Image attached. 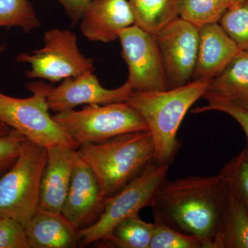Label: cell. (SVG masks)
<instances>
[{
  "label": "cell",
  "mask_w": 248,
  "mask_h": 248,
  "mask_svg": "<svg viewBox=\"0 0 248 248\" xmlns=\"http://www.w3.org/2000/svg\"><path fill=\"white\" fill-rule=\"evenodd\" d=\"M154 228L138 214L120 222L104 241L114 248H149Z\"/></svg>",
  "instance_id": "cell-20"
},
{
  "label": "cell",
  "mask_w": 248,
  "mask_h": 248,
  "mask_svg": "<svg viewBox=\"0 0 248 248\" xmlns=\"http://www.w3.org/2000/svg\"><path fill=\"white\" fill-rule=\"evenodd\" d=\"M122 56L128 67L126 82L133 91L167 90L164 64L156 36L136 24L119 32Z\"/></svg>",
  "instance_id": "cell-9"
},
{
  "label": "cell",
  "mask_w": 248,
  "mask_h": 248,
  "mask_svg": "<svg viewBox=\"0 0 248 248\" xmlns=\"http://www.w3.org/2000/svg\"><path fill=\"white\" fill-rule=\"evenodd\" d=\"M61 4L73 24L79 22L85 8L91 0H56Z\"/></svg>",
  "instance_id": "cell-29"
},
{
  "label": "cell",
  "mask_w": 248,
  "mask_h": 248,
  "mask_svg": "<svg viewBox=\"0 0 248 248\" xmlns=\"http://www.w3.org/2000/svg\"><path fill=\"white\" fill-rule=\"evenodd\" d=\"M168 172L169 164L152 162L120 190L106 198L99 218L79 230L81 247L105 241L120 222L150 206L155 192L166 180Z\"/></svg>",
  "instance_id": "cell-6"
},
{
  "label": "cell",
  "mask_w": 248,
  "mask_h": 248,
  "mask_svg": "<svg viewBox=\"0 0 248 248\" xmlns=\"http://www.w3.org/2000/svg\"><path fill=\"white\" fill-rule=\"evenodd\" d=\"M203 97L207 100L206 105L197 108L192 112L194 113H202L208 111L217 110L231 116L244 130L247 138L248 148V110L236 107L226 99L207 93L204 94Z\"/></svg>",
  "instance_id": "cell-26"
},
{
  "label": "cell",
  "mask_w": 248,
  "mask_h": 248,
  "mask_svg": "<svg viewBox=\"0 0 248 248\" xmlns=\"http://www.w3.org/2000/svg\"><path fill=\"white\" fill-rule=\"evenodd\" d=\"M51 86L42 81L31 82L32 96L16 98L0 91V122L24 135L29 141L46 148L78 146L49 113L46 99Z\"/></svg>",
  "instance_id": "cell-4"
},
{
  "label": "cell",
  "mask_w": 248,
  "mask_h": 248,
  "mask_svg": "<svg viewBox=\"0 0 248 248\" xmlns=\"http://www.w3.org/2000/svg\"><path fill=\"white\" fill-rule=\"evenodd\" d=\"M206 93L248 110V52L239 51L224 70L212 79Z\"/></svg>",
  "instance_id": "cell-17"
},
{
  "label": "cell",
  "mask_w": 248,
  "mask_h": 248,
  "mask_svg": "<svg viewBox=\"0 0 248 248\" xmlns=\"http://www.w3.org/2000/svg\"><path fill=\"white\" fill-rule=\"evenodd\" d=\"M0 248H31L24 225L10 217L0 216Z\"/></svg>",
  "instance_id": "cell-27"
},
{
  "label": "cell",
  "mask_w": 248,
  "mask_h": 248,
  "mask_svg": "<svg viewBox=\"0 0 248 248\" xmlns=\"http://www.w3.org/2000/svg\"><path fill=\"white\" fill-rule=\"evenodd\" d=\"M149 248H204L198 238L155 223Z\"/></svg>",
  "instance_id": "cell-25"
},
{
  "label": "cell",
  "mask_w": 248,
  "mask_h": 248,
  "mask_svg": "<svg viewBox=\"0 0 248 248\" xmlns=\"http://www.w3.org/2000/svg\"><path fill=\"white\" fill-rule=\"evenodd\" d=\"M43 40L45 46L42 48L17 55V62L31 65V69L25 73L27 78L57 83L94 72L93 59L81 53L74 32L67 29H50L45 32Z\"/></svg>",
  "instance_id": "cell-8"
},
{
  "label": "cell",
  "mask_w": 248,
  "mask_h": 248,
  "mask_svg": "<svg viewBox=\"0 0 248 248\" xmlns=\"http://www.w3.org/2000/svg\"><path fill=\"white\" fill-rule=\"evenodd\" d=\"M47 149L26 139L15 164L0 178V216L25 226L38 210Z\"/></svg>",
  "instance_id": "cell-5"
},
{
  "label": "cell",
  "mask_w": 248,
  "mask_h": 248,
  "mask_svg": "<svg viewBox=\"0 0 248 248\" xmlns=\"http://www.w3.org/2000/svg\"><path fill=\"white\" fill-rule=\"evenodd\" d=\"M200 28L180 17L172 19L156 36L168 89L190 82L197 62Z\"/></svg>",
  "instance_id": "cell-10"
},
{
  "label": "cell",
  "mask_w": 248,
  "mask_h": 248,
  "mask_svg": "<svg viewBox=\"0 0 248 248\" xmlns=\"http://www.w3.org/2000/svg\"><path fill=\"white\" fill-rule=\"evenodd\" d=\"M91 168L105 198L120 190L154 162V141L149 131L125 133L77 150Z\"/></svg>",
  "instance_id": "cell-3"
},
{
  "label": "cell",
  "mask_w": 248,
  "mask_h": 248,
  "mask_svg": "<svg viewBox=\"0 0 248 248\" xmlns=\"http://www.w3.org/2000/svg\"><path fill=\"white\" fill-rule=\"evenodd\" d=\"M133 89L125 84L115 89L103 87L94 72L63 79L62 84L51 86L46 102L49 110L55 113L73 110L80 105H104L125 102Z\"/></svg>",
  "instance_id": "cell-11"
},
{
  "label": "cell",
  "mask_w": 248,
  "mask_h": 248,
  "mask_svg": "<svg viewBox=\"0 0 248 248\" xmlns=\"http://www.w3.org/2000/svg\"><path fill=\"white\" fill-rule=\"evenodd\" d=\"M4 49H5L4 45L0 46V53H1V52L4 51Z\"/></svg>",
  "instance_id": "cell-32"
},
{
  "label": "cell",
  "mask_w": 248,
  "mask_h": 248,
  "mask_svg": "<svg viewBox=\"0 0 248 248\" xmlns=\"http://www.w3.org/2000/svg\"><path fill=\"white\" fill-rule=\"evenodd\" d=\"M10 130H11V128L8 125L0 122V137L4 136V135L9 133Z\"/></svg>",
  "instance_id": "cell-30"
},
{
  "label": "cell",
  "mask_w": 248,
  "mask_h": 248,
  "mask_svg": "<svg viewBox=\"0 0 248 248\" xmlns=\"http://www.w3.org/2000/svg\"><path fill=\"white\" fill-rule=\"evenodd\" d=\"M229 6L228 0H177L178 17L200 28L218 23Z\"/></svg>",
  "instance_id": "cell-21"
},
{
  "label": "cell",
  "mask_w": 248,
  "mask_h": 248,
  "mask_svg": "<svg viewBox=\"0 0 248 248\" xmlns=\"http://www.w3.org/2000/svg\"><path fill=\"white\" fill-rule=\"evenodd\" d=\"M105 200L94 172L77 151L62 215L79 231L97 220L104 209Z\"/></svg>",
  "instance_id": "cell-12"
},
{
  "label": "cell",
  "mask_w": 248,
  "mask_h": 248,
  "mask_svg": "<svg viewBox=\"0 0 248 248\" xmlns=\"http://www.w3.org/2000/svg\"><path fill=\"white\" fill-rule=\"evenodd\" d=\"M135 17V24L156 35L178 17L177 0H128Z\"/></svg>",
  "instance_id": "cell-19"
},
{
  "label": "cell",
  "mask_w": 248,
  "mask_h": 248,
  "mask_svg": "<svg viewBox=\"0 0 248 248\" xmlns=\"http://www.w3.org/2000/svg\"><path fill=\"white\" fill-rule=\"evenodd\" d=\"M248 211V148L225 165L220 171Z\"/></svg>",
  "instance_id": "cell-24"
},
{
  "label": "cell",
  "mask_w": 248,
  "mask_h": 248,
  "mask_svg": "<svg viewBox=\"0 0 248 248\" xmlns=\"http://www.w3.org/2000/svg\"><path fill=\"white\" fill-rule=\"evenodd\" d=\"M198 53L192 79H213L220 74L240 50L219 23L200 27Z\"/></svg>",
  "instance_id": "cell-15"
},
{
  "label": "cell",
  "mask_w": 248,
  "mask_h": 248,
  "mask_svg": "<svg viewBox=\"0 0 248 248\" xmlns=\"http://www.w3.org/2000/svg\"><path fill=\"white\" fill-rule=\"evenodd\" d=\"M46 149L47 161L41 182L39 209L62 213L78 149L60 146Z\"/></svg>",
  "instance_id": "cell-14"
},
{
  "label": "cell",
  "mask_w": 248,
  "mask_h": 248,
  "mask_svg": "<svg viewBox=\"0 0 248 248\" xmlns=\"http://www.w3.org/2000/svg\"><path fill=\"white\" fill-rule=\"evenodd\" d=\"M24 228L31 248H73L80 241L79 230L62 213L38 209Z\"/></svg>",
  "instance_id": "cell-16"
},
{
  "label": "cell",
  "mask_w": 248,
  "mask_h": 248,
  "mask_svg": "<svg viewBox=\"0 0 248 248\" xmlns=\"http://www.w3.org/2000/svg\"><path fill=\"white\" fill-rule=\"evenodd\" d=\"M228 184L221 172L166 180L150 206L155 223L198 238L204 248H220Z\"/></svg>",
  "instance_id": "cell-1"
},
{
  "label": "cell",
  "mask_w": 248,
  "mask_h": 248,
  "mask_svg": "<svg viewBox=\"0 0 248 248\" xmlns=\"http://www.w3.org/2000/svg\"><path fill=\"white\" fill-rule=\"evenodd\" d=\"M220 248H248V211L229 184Z\"/></svg>",
  "instance_id": "cell-18"
},
{
  "label": "cell",
  "mask_w": 248,
  "mask_h": 248,
  "mask_svg": "<svg viewBox=\"0 0 248 248\" xmlns=\"http://www.w3.org/2000/svg\"><path fill=\"white\" fill-rule=\"evenodd\" d=\"M230 5L236 4V3L241 2V1H246V0H228Z\"/></svg>",
  "instance_id": "cell-31"
},
{
  "label": "cell",
  "mask_w": 248,
  "mask_h": 248,
  "mask_svg": "<svg viewBox=\"0 0 248 248\" xmlns=\"http://www.w3.org/2000/svg\"><path fill=\"white\" fill-rule=\"evenodd\" d=\"M40 27L33 6L28 0H0V28H21L26 33Z\"/></svg>",
  "instance_id": "cell-22"
},
{
  "label": "cell",
  "mask_w": 248,
  "mask_h": 248,
  "mask_svg": "<svg viewBox=\"0 0 248 248\" xmlns=\"http://www.w3.org/2000/svg\"><path fill=\"white\" fill-rule=\"evenodd\" d=\"M212 79L192 80L160 91H133L125 102L146 122L155 148L154 162L169 164L178 148L177 132L190 107L208 91Z\"/></svg>",
  "instance_id": "cell-2"
},
{
  "label": "cell",
  "mask_w": 248,
  "mask_h": 248,
  "mask_svg": "<svg viewBox=\"0 0 248 248\" xmlns=\"http://www.w3.org/2000/svg\"><path fill=\"white\" fill-rule=\"evenodd\" d=\"M25 137L11 128L9 133L0 137V174L12 167L20 154Z\"/></svg>",
  "instance_id": "cell-28"
},
{
  "label": "cell",
  "mask_w": 248,
  "mask_h": 248,
  "mask_svg": "<svg viewBox=\"0 0 248 248\" xmlns=\"http://www.w3.org/2000/svg\"><path fill=\"white\" fill-rule=\"evenodd\" d=\"M134 24L135 15L128 0H91L80 18L79 29L89 41L108 43Z\"/></svg>",
  "instance_id": "cell-13"
},
{
  "label": "cell",
  "mask_w": 248,
  "mask_h": 248,
  "mask_svg": "<svg viewBox=\"0 0 248 248\" xmlns=\"http://www.w3.org/2000/svg\"><path fill=\"white\" fill-rule=\"evenodd\" d=\"M218 23L240 51L248 53V0L230 5Z\"/></svg>",
  "instance_id": "cell-23"
},
{
  "label": "cell",
  "mask_w": 248,
  "mask_h": 248,
  "mask_svg": "<svg viewBox=\"0 0 248 248\" xmlns=\"http://www.w3.org/2000/svg\"><path fill=\"white\" fill-rule=\"evenodd\" d=\"M53 117L78 148L123 134L148 131L144 120L126 102L87 105L81 110L58 112Z\"/></svg>",
  "instance_id": "cell-7"
}]
</instances>
